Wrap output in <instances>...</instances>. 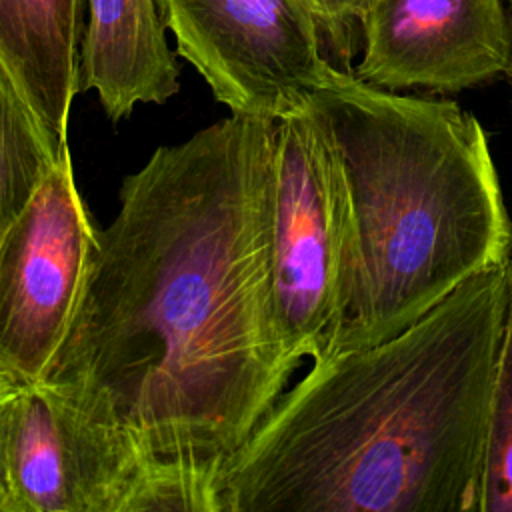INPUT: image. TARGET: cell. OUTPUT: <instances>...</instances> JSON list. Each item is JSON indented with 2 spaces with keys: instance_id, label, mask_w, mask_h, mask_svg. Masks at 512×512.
Returning a JSON list of instances; mask_svg holds the SVG:
<instances>
[{
  "instance_id": "1",
  "label": "cell",
  "mask_w": 512,
  "mask_h": 512,
  "mask_svg": "<svg viewBox=\"0 0 512 512\" xmlns=\"http://www.w3.org/2000/svg\"><path fill=\"white\" fill-rule=\"evenodd\" d=\"M274 126L230 114L124 178L40 380L218 496L296 370L272 294Z\"/></svg>"
},
{
  "instance_id": "2",
  "label": "cell",
  "mask_w": 512,
  "mask_h": 512,
  "mask_svg": "<svg viewBox=\"0 0 512 512\" xmlns=\"http://www.w3.org/2000/svg\"><path fill=\"white\" fill-rule=\"evenodd\" d=\"M506 308L486 268L396 336L312 358L222 474V512H480Z\"/></svg>"
},
{
  "instance_id": "3",
  "label": "cell",
  "mask_w": 512,
  "mask_h": 512,
  "mask_svg": "<svg viewBox=\"0 0 512 512\" xmlns=\"http://www.w3.org/2000/svg\"><path fill=\"white\" fill-rule=\"evenodd\" d=\"M308 102L338 150L354 240L346 314L320 354L396 336L462 282L504 264L512 220L472 112L336 66Z\"/></svg>"
},
{
  "instance_id": "4",
  "label": "cell",
  "mask_w": 512,
  "mask_h": 512,
  "mask_svg": "<svg viewBox=\"0 0 512 512\" xmlns=\"http://www.w3.org/2000/svg\"><path fill=\"white\" fill-rule=\"evenodd\" d=\"M272 294L298 368L336 334L352 284V212L334 140L306 102L276 120L272 142Z\"/></svg>"
},
{
  "instance_id": "5",
  "label": "cell",
  "mask_w": 512,
  "mask_h": 512,
  "mask_svg": "<svg viewBox=\"0 0 512 512\" xmlns=\"http://www.w3.org/2000/svg\"><path fill=\"white\" fill-rule=\"evenodd\" d=\"M12 512H220L214 488L150 458L42 382L20 390L6 432Z\"/></svg>"
},
{
  "instance_id": "6",
  "label": "cell",
  "mask_w": 512,
  "mask_h": 512,
  "mask_svg": "<svg viewBox=\"0 0 512 512\" xmlns=\"http://www.w3.org/2000/svg\"><path fill=\"white\" fill-rule=\"evenodd\" d=\"M176 52L232 114L282 118L332 64L304 0H158Z\"/></svg>"
},
{
  "instance_id": "7",
  "label": "cell",
  "mask_w": 512,
  "mask_h": 512,
  "mask_svg": "<svg viewBox=\"0 0 512 512\" xmlns=\"http://www.w3.org/2000/svg\"><path fill=\"white\" fill-rule=\"evenodd\" d=\"M98 228L68 152L0 238V360L40 382L74 314Z\"/></svg>"
},
{
  "instance_id": "8",
  "label": "cell",
  "mask_w": 512,
  "mask_h": 512,
  "mask_svg": "<svg viewBox=\"0 0 512 512\" xmlns=\"http://www.w3.org/2000/svg\"><path fill=\"white\" fill-rule=\"evenodd\" d=\"M354 74L388 90L454 94L512 76L506 0H372Z\"/></svg>"
},
{
  "instance_id": "9",
  "label": "cell",
  "mask_w": 512,
  "mask_h": 512,
  "mask_svg": "<svg viewBox=\"0 0 512 512\" xmlns=\"http://www.w3.org/2000/svg\"><path fill=\"white\" fill-rule=\"evenodd\" d=\"M80 0H0V76L34 120L52 158L68 152L80 92Z\"/></svg>"
},
{
  "instance_id": "10",
  "label": "cell",
  "mask_w": 512,
  "mask_h": 512,
  "mask_svg": "<svg viewBox=\"0 0 512 512\" xmlns=\"http://www.w3.org/2000/svg\"><path fill=\"white\" fill-rule=\"evenodd\" d=\"M158 0H88L80 42V92L94 90L112 122L136 104H164L180 90Z\"/></svg>"
},
{
  "instance_id": "11",
  "label": "cell",
  "mask_w": 512,
  "mask_h": 512,
  "mask_svg": "<svg viewBox=\"0 0 512 512\" xmlns=\"http://www.w3.org/2000/svg\"><path fill=\"white\" fill-rule=\"evenodd\" d=\"M56 164L28 110L0 76V238Z\"/></svg>"
},
{
  "instance_id": "12",
  "label": "cell",
  "mask_w": 512,
  "mask_h": 512,
  "mask_svg": "<svg viewBox=\"0 0 512 512\" xmlns=\"http://www.w3.org/2000/svg\"><path fill=\"white\" fill-rule=\"evenodd\" d=\"M502 266L506 308L492 376L480 512H512V240Z\"/></svg>"
},
{
  "instance_id": "13",
  "label": "cell",
  "mask_w": 512,
  "mask_h": 512,
  "mask_svg": "<svg viewBox=\"0 0 512 512\" xmlns=\"http://www.w3.org/2000/svg\"><path fill=\"white\" fill-rule=\"evenodd\" d=\"M322 36L328 62L338 70L352 72V58L358 48L356 28L362 32V20L372 0H304Z\"/></svg>"
},
{
  "instance_id": "14",
  "label": "cell",
  "mask_w": 512,
  "mask_h": 512,
  "mask_svg": "<svg viewBox=\"0 0 512 512\" xmlns=\"http://www.w3.org/2000/svg\"><path fill=\"white\" fill-rule=\"evenodd\" d=\"M24 382L14 370L0 360V512H12L8 484H6V432L12 406L24 388Z\"/></svg>"
}]
</instances>
